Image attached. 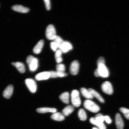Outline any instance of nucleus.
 Instances as JSON below:
<instances>
[{
	"instance_id": "obj_16",
	"label": "nucleus",
	"mask_w": 129,
	"mask_h": 129,
	"mask_svg": "<svg viewBox=\"0 0 129 129\" xmlns=\"http://www.w3.org/2000/svg\"><path fill=\"white\" fill-rule=\"evenodd\" d=\"M12 65L15 67L21 73H23L25 72V66L22 63L20 62H12Z\"/></svg>"
},
{
	"instance_id": "obj_27",
	"label": "nucleus",
	"mask_w": 129,
	"mask_h": 129,
	"mask_svg": "<svg viewBox=\"0 0 129 129\" xmlns=\"http://www.w3.org/2000/svg\"><path fill=\"white\" fill-rule=\"evenodd\" d=\"M120 111L121 112L123 113L126 118L129 120V109L122 107L120 108Z\"/></svg>"
},
{
	"instance_id": "obj_8",
	"label": "nucleus",
	"mask_w": 129,
	"mask_h": 129,
	"mask_svg": "<svg viewBox=\"0 0 129 129\" xmlns=\"http://www.w3.org/2000/svg\"><path fill=\"white\" fill-rule=\"evenodd\" d=\"M80 64L78 61L75 60L72 62L70 67L71 74L73 75H76L78 74Z\"/></svg>"
},
{
	"instance_id": "obj_10",
	"label": "nucleus",
	"mask_w": 129,
	"mask_h": 129,
	"mask_svg": "<svg viewBox=\"0 0 129 129\" xmlns=\"http://www.w3.org/2000/svg\"><path fill=\"white\" fill-rule=\"evenodd\" d=\"M13 90L14 87L12 85H8L3 92V96L6 99H9L12 95Z\"/></svg>"
},
{
	"instance_id": "obj_19",
	"label": "nucleus",
	"mask_w": 129,
	"mask_h": 129,
	"mask_svg": "<svg viewBox=\"0 0 129 129\" xmlns=\"http://www.w3.org/2000/svg\"><path fill=\"white\" fill-rule=\"evenodd\" d=\"M90 122L92 124L96 125L99 129H106L105 125L103 123H101L98 121L94 117H91L90 119Z\"/></svg>"
},
{
	"instance_id": "obj_13",
	"label": "nucleus",
	"mask_w": 129,
	"mask_h": 129,
	"mask_svg": "<svg viewBox=\"0 0 129 129\" xmlns=\"http://www.w3.org/2000/svg\"><path fill=\"white\" fill-rule=\"evenodd\" d=\"M12 9L14 11L22 13H27L29 11L28 8L24 7L20 5H15L13 6Z\"/></svg>"
},
{
	"instance_id": "obj_4",
	"label": "nucleus",
	"mask_w": 129,
	"mask_h": 129,
	"mask_svg": "<svg viewBox=\"0 0 129 129\" xmlns=\"http://www.w3.org/2000/svg\"><path fill=\"white\" fill-rule=\"evenodd\" d=\"M46 36L47 39L50 40H54L56 38V35L55 29L52 25H49L47 27Z\"/></svg>"
},
{
	"instance_id": "obj_14",
	"label": "nucleus",
	"mask_w": 129,
	"mask_h": 129,
	"mask_svg": "<svg viewBox=\"0 0 129 129\" xmlns=\"http://www.w3.org/2000/svg\"><path fill=\"white\" fill-rule=\"evenodd\" d=\"M44 44V40H40L34 48L33 51L34 53L36 54H39L42 49Z\"/></svg>"
},
{
	"instance_id": "obj_11",
	"label": "nucleus",
	"mask_w": 129,
	"mask_h": 129,
	"mask_svg": "<svg viewBox=\"0 0 129 129\" xmlns=\"http://www.w3.org/2000/svg\"><path fill=\"white\" fill-rule=\"evenodd\" d=\"M72 45L68 42L64 41L61 45L59 49L62 51V53H67L72 49Z\"/></svg>"
},
{
	"instance_id": "obj_6",
	"label": "nucleus",
	"mask_w": 129,
	"mask_h": 129,
	"mask_svg": "<svg viewBox=\"0 0 129 129\" xmlns=\"http://www.w3.org/2000/svg\"><path fill=\"white\" fill-rule=\"evenodd\" d=\"M25 83L27 88L32 93H35L37 91V85L36 82L33 79H27L25 81Z\"/></svg>"
},
{
	"instance_id": "obj_34",
	"label": "nucleus",
	"mask_w": 129,
	"mask_h": 129,
	"mask_svg": "<svg viewBox=\"0 0 129 129\" xmlns=\"http://www.w3.org/2000/svg\"><path fill=\"white\" fill-rule=\"evenodd\" d=\"M92 129H99L96 128H92Z\"/></svg>"
},
{
	"instance_id": "obj_22",
	"label": "nucleus",
	"mask_w": 129,
	"mask_h": 129,
	"mask_svg": "<svg viewBox=\"0 0 129 129\" xmlns=\"http://www.w3.org/2000/svg\"><path fill=\"white\" fill-rule=\"evenodd\" d=\"M80 91L82 95L85 98L90 99H93V96L89 91L86 89L84 88H81Z\"/></svg>"
},
{
	"instance_id": "obj_18",
	"label": "nucleus",
	"mask_w": 129,
	"mask_h": 129,
	"mask_svg": "<svg viewBox=\"0 0 129 129\" xmlns=\"http://www.w3.org/2000/svg\"><path fill=\"white\" fill-rule=\"evenodd\" d=\"M74 106L71 105L68 106L62 110V114L65 116H68L74 110Z\"/></svg>"
},
{
	"instance_id": "obj_33",
	"label": "nucleus",
	"mask_w": 129,
	"mask_h": 129,
	"mask_svg": "<svg viewBox=\"0 0 129 129\" xmlns=\"http://www.w3.org/2000/svg\"><path fill=\"white\" fill-rule=\"evenodd\" d=\"M94 74L95 76L96 77H100V74L99 72L98 71V69H97L95 70Z\"/></svg>"
},
{
	"instance_id": "obj_2",
	"label": "nucleus",
	"mask_w": 129,
	"mask_h": 129,
	"mask_svg": "<svg viewBox=\"0 0 129 129\" xmlns=\"http://www.w3.org/2000/svg\"><path fill=\"white\" fill-rule=\"evenodd\" d=\"M71 98L72 104L76 107H79L81 104V100L80 97V93L78 90H73L71 94Z\"/></svg>"
},
{
	"instance_id": "obj_28",
	"label": "nucleus",
	"mask_w": 129,
	"mask_h": 129,
	"mask_svg": "<svg viewBox=\"0 0 129 129\" xmlns=\"http://www.w3.org/2000/svg\"><path fill=\"white\" fill-rule=\"evenodd\" d=\"M95 118L98 122L101 123H103L104 120V117L101 114H97Z\"/></svg>"
},
{
	"instance_id": "obj_32",
	"label": "nucleus",
	"mask_w": 129,
	"mask_h": 129,
	"mask_svg": "<svg viewBox=\"0 0 129 129\" xmlns=\"http://www.w3.org/2000/svg\"><path fill=\"white\" fill-rule=\"evenodd\" d=\"M104 120H105L106 122L108 124L112 122V120L108 116H104Z\"/></svg>"
},
{
	"instance_id": "obj_25",
	"label": "nucleus",
	"mask_w": 129,
	"mask_h": 129,
	"mask_svg": "<svg viewBox=\"0 0 129 129\" xmlns=\"http://www.w3.org/2000/svg\"><path fill=\"white\" fill-rule=\"evenodd\" d=\"M56 72L58 73H64L65 71V67L64 64H59L56 66Z\"/></svg>"
},
{
	"instance_id": "obj_20",
	"label": "nucleus",
	"mask_w": 129,
	"mask_h": 129,
	"mask_svg": "<svg viewBox=\"0 0 129 129\" xmlns=\"http://www.w3.org/2000/svg\"><path fill=\"white\" fill-rule=\"evenodd\" d=\"M59 98L63 102L66 104H68L69 103V94L68 92L63 93L59 96Z\"/></svg>"
},
{
	"instance_id": "obj_29",
	"label": "nucleus",
	"mask_w": 129,
	"mask_h": 129,
	"mask_svg": "<svg viewBox=\"0 0 129 129\" xmlns=\"http://www.w3.org/2000/svg\"><path fill=\"white\" fill-rule=\"evenodd\" d=\"M51 49L53 51H56L58 48V47L57 44L54 42H52L51 43Z\"/></svg>"
},
{
	"instance_id": "obj_17",
	"label": "nucleus",
	"mask_w": 129,
	"mask_h": 129,
	"mask_svg": "<svg viewBox=\"0 0 129 129\" xmlns=\"http://www.w3.org/2000/svg\"><path fill=\"white\" fill-rule=\"evenodd\" d=\"M51 118L53 120L56 121H62L65 119V117L63 114L60 112L54 113L51 116Z\"/></svg>"
},
{
	"instance_id": "obj_31",
	"label": "nucleus",
	"mask_w": 129,
	"mask_h": 129,
	"mask_svg": "<svg viewBox=\"0 0 129 129\" xmlns=\"http://www.w3.org/2000/svg\"><path fill=\"white\" fill-rule=\"evenodd\" d=\"M49 72L50 73V78H55L58 77L57 72H56L54 71H49Z\"/></svg>"
},
{
	"instance_id": "obj_5",
	"label": "nucleus",
	"mask_w": 129,
	"mask_h": 129,
	"mask_svg": "<svg viewBox=\"0 0 129 129\" xmlns=\"http://www.w3.org/2000/svg\"><path fill=\"white\" fill-rule=\"evenodd\" d=\"M98 70L99 72L100 76L103 78H106L109 76V73L107 67L105 63H97Z\"/></svg>"
},
{
	"instance_id": "obj_26",
	"label": "nucleus",
	"mask_w": 129,
	"mask_h": 129,
	"mask_svg": "<svg viewBox=\"0 0 129 129\" xmlns=\"http://www.w3.org/2000/svg\"><path fill=\"white\" fill-rule=\"evenodd\" d=\"M53 40H54V42L57 44L58 48H59L64 42L63 40L60 37L57 36H56V38Z\"/></svg>"
},
{
	"instance_id": "obj_24",
	"label": "nucleus",
	"mask_w": 129,
	"mask_h": 129,
	"mask_svg": "<svg viewBox=\"0 0 129 129\" xmlns=\"http://www.w3.org/2000/svg\"><path fill=\"white\" fill-rule=\"evenodd\" d=\"M55 52V57L56 62L58 63H60L62 61V52L60 49L56 50Z\"/></svg>"
},
{
	"instance_id": "obj_7",
	"label": "nucleus",
	"mask_w": 129,
	"mask_h": 129,
	"mask_svg": "<svg viewBox=\"0 0 129 129\" xmlns=\"http://www.w3.org/2000/svg\"><path fill=\"white\" fill-rule=\"evenodd\" d=\"M102 91L106 94L111 95L113 93V88L111 84L109 81H106L102 84L101 86Z\"/></svg>"
},
{
	"instance_id": "obj_3",
	"label": "nucleus",
	"mask_w": 129,
	"mask_h": 129,
	"mask_svg": "<svg viewBox=\"0 0 129 129\" xmlns=\"http://www.w3.org/2000/svg\"><path fill=\"white\" fill-rule=\"evenodd\" d=\"M85 109L93 113H96L100 111V108L97 105L90 100H86L84 103Z\"/></svg>"
},
{
	"instance_id": "obj_12",
	"label": "nucleus",
	"mask_w": 129,
	"mask_h": 129,
	"mask_svg": "<svg viewBox=\"0 0 129 129\" xmlns=\"http://www.w3.org/2000/svg\"><path fill=\"white\" fill-rule=\"evenodd\" d=\"M115 123L117 129H123L124 126L123 121L120 114L119 113L116 114Z\"/></svg>"
},
{
	"instance_id": "obj_15",
	"label": "nucleus",
	"mask_w": 129,
	"mask_h": 129,
	"mask_svg": "<svg viewBox=\"0 0 129 129\" xmlns=\"http://www.w3.org/2000/svg\"><path fill=\"white\" fill-rule=\"evenodd\" d=\"M37 111L40 113H45L47 112H51L54 113L56 112L57 110L54 108L43 107L37 109Z\"/></svg>"
},
{
	"instance_id": "obj_9",
	"label": "nucleus",
	"mask_w": 129,
	"mask_h": 129,
	"mask_svg": "<svg viewBox=\"0 0 129 129\" xmlns=\"http://www.w3.org/2000/svg\"><path fill=\"white\" fill-rule=\"evenodd\" d=\"M50 78L49 72H44L40 73L35 76V78L38 81L46 80Z\"/></svg>"
},
{
	"instance_id": "obj_21",
	"label": "nucleus",
	"mask_w": 129,
	"mask_h": 129,
	"mask_svg": "<svg viewBox=\"0 0 129 129\" xmlns=\"http://www.w3.org/2000/svg\"><path fill=\"white\" fill-rule=\"evenodd\" d=\"M92 95L93 97L96 98L101 103H104V101L103 98L102 97L101 95L99 93L97 92L94 89H92L90 88L88 90Z\"/></svg>"
},
{
	"instance_id": "obj_23",
	"label": "nucleus",
	"mask_w": 129,
	"mask_h": 129,
	"mask_svg": "<svg viewBox=\"0 0 129 129\" xmlns=\"http://www.w3.org/2000/svg\"><path fill=\"white\" fill-rule=\"evenodd\" d=\"M78 116L81 120L84 121L86 120L87 114L85 111L83 109H81L79 110Z\"/></svg>"
},
{
	"instance_id": "obj_30",
	"label": "nucleus",
	"mask_w": 129,
	"mask_h": 129,
	"mask_svg": "<svg viewBox=\"0 0 129 129\" xmlns=\"http://www.w3.org/2000/svg\"><path fill=\"white\" fill-rule=\"evenodd\" d=\"M44 2L46 5V9L49 10L51 9V3L49 0H44Z\"/></svg>"
},
{
	"instance_id": "obj_1",
	"label": "nucleus",
	"mask_w": 129,
	"mask_h": 129,
	"mask_svg": "<svg viewBox=\"0 0 129 129\" xmlns=\"http://www.w3.org/2000/svg\"><path fill=\"white\" fill-rule=\"evenodd\" d=\"M26 62L31 71L34 72L37 70L38 66V61L37 58L31 55L29 56L27 58Z\"/></svg>"
}]
</instances>
